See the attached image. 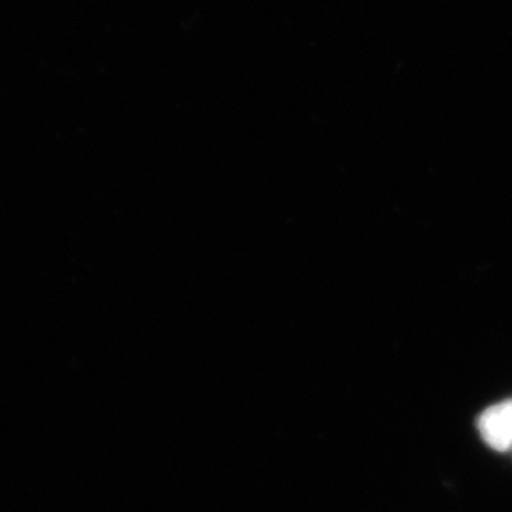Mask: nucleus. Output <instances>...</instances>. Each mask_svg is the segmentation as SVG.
Instances as JSON below:
<instances>
[{
    "label": "nucleus",
    "instance_id": "obj_1",
    "mask_svg": "<svg viewBox=\"0 0 512 512\" xmlns=\"http://www.w3.org/2000/svg\"><path fill=\"white\" fill-rule=\"evenodd\" d=\"M482 440L495 452L512 450V399L492 404L476 421Z\"/></svg>",
    "mask_w": 512,
    "mask_h": 512
}]
</instances>
